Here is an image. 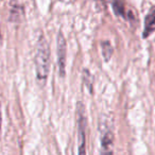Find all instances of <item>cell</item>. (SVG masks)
<instances>
[{
	"instance_id": "cell-1",
	"label": "cell",
	"mask_w": 155,
	"mask_h": 155,
	"mask_svg": "<svg viewBox=\"0 0 155 155\" xmlns=\"http://www.w3.org/2000/svg\"><path fill=\"white\" fill-rule=\"evenodd\" d=\"M50 66V49L46 38L41 36L36 44V53H35V67H36L37 80L45 83L49 73Z\"/></svg>"
},
{
	"instance_id": "cell-2",
	"label": "cell",
	"mask_w": 155,
	"mask_h": 155,
	"mask_svg": "<svg viewBox=\"0 0 155 155\" xmlns=\"http://www.w3.org/2000/svg\"><path fill=\"white\" fill-rule=\"evenodd\" d=\"M78 122V155H86V116L83 103L77 106Z\"/></svg>"
},
{
	"instance_id": "cell-3",
	"label": "cell",
	"mask_w": 155,
	"mask_h": 155,
	"mask_svg": "<svg viewBox=\"0 0 155 155\" xmlns=\"http://www.w3.org/2000/svg\"><path fill=\"white\" fill-rule=\"evenodd\" d=\"M58 71H60L61 77L65 75V68H66V53H67V46H66V39L62 32L58 34Z\"/></svg>"
},
{
	"instance_id": "cell-4",
	"label": "cell",
	"mask_w": 155,
	"mask_h": 155,
	"mask_svg": "<svg viewBox=\"0 0 155 155\" xmlns=\"http://www.w3.org/2000/svg\"><path fill=\"white\" fill-rule=\"evenodd\" d=\"M101 155H114V135L106 127L101 130Z\"/></svg>"
},
{
	"instance_id": "cell-5",
	"label": "cell",
	"mask_w": 155,
	"mask_h": 155,
	"mask_svg": "<svg viewBox=\"0 0 155 155\" xmlns=\"http://www.w3.org/2000/svg\"><path fill=\"white\" fill-rule=\"evenodd\" d=\"M155 29V9H152L148 13L144 19L143 37H148Z\"/></svg>"
},
{
	"instance_id": "cell-6",
	"label": "cell",
	"mask_w": 155,
	"mask_h": 155,
	"mask_svg": "<svg viewBox=\"0 0 155 155\" xmlns=\"http://www.w3.org/2000/svg\"><path fill=\"white\" fill-rule=\"evenodd\" d=\"M112 5L115 14L121 16V17H124V0H112Z\"/></svg>"
},
{
	"instance_id": "cell-7",
	"label": "cell",
	"mask_w": 155,
	"mask_h": 155,
	"mask_svg": "<svg viewBox=\"0 0 155 155\" xmlns=\"http://www.w3.org/2000/svg\"><path fill=\"white\" fill-rule=\"evenodd\" d=\"M101 47H102V55H103L104 60H105L106 62H108L110 58V56H112V54H113L112 45H110V41H102Z\"/></svg>"
},
{
	"instance_id": "cell-8",
	"label": "cell",
	"mask_w": 155,
	"mask_h": 155,
	"mask_svg": "<svg viewBox=\"0 0 155 155\" xmlns=\"http://www.w3.org/2000/svg\"><path fill=\"white\" fill-rule=\"evenodd\" d=\"M83 79H84L85 85H86L87 88H88L89 91L91 93V91H93V81L94 80L88 70H84V72H83Z\"/></svg>"
},
{
	"instance_id": "cell-9",
	"label": "cell",
	"mask_w": 155,
	"mask_h": 155,
	"mask_svg": "<svg viewBox=\"0 0 155 155\" xmlns=\"http://www.w3.org/2000/svg\"><path fill=\"white\" fill-rule=\"evenodd\" d=\"M19 11H20V8L18 7V5L11 8V13H10V19H11L12 21L18 20V18H19Z\"/></svg>"
},
{
	"instance_id": "cell-10",
	"label": "cell",
	"mask_w": 155,
	"mask_h": 155,
	"mask_svg": "<svg viewBox=\"0 0 155 155\" xmlns=\"http://www.w3.org/2000/svg\"><path fill=\"white\" fill-rule=\"evenodd\" d=\"M1 124H2V118H1V110H0V131H1Z\"/></svg>"
}]
</instances>
